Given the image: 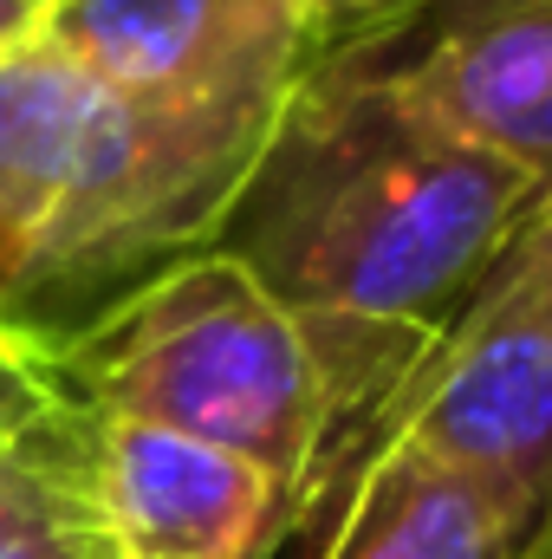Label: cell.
I'll return each mask as SVG.
<instances>
[{
    "instance_id": "1",
    "label": "cell",
    "mask_w": 552,
    "mask_h": 559,
    "mask_svg": "<svg viewBox=\"0 0 552 559\" xmlns=\"http://www.w3.org/2000/svg\"><path fill=\"white\" fill-rule=\"evenodd\" d=\"M540 195L404 98L371 46H332L279 105L215 248L299 312L435 332Z\"/></svg>"
},
{
    "instance_id": "2",
    "label": "cell",
    "mask_w": 552,
    "mask_h": 559,
    "mask_svg": "<svg viewBox=\"0 0 552 559\" xmlns=\"http://www.w3.org/2000/svg\"><path fill=\"white\" fill-rule=\"evenodd\" d=\"M274 118L149 111L52 46L7 66L0 345L52 358L131 286L215 248Z\"/></svg>"
},
{
    "instance_id": "3",
    "label": "cell",
    "mask_w": 552,
    "mask_h": 559,
    "mask_svg": "<svg viewBox=\"0 0 552 559\" xmlns=\"http://www.w3.org/2000/svg\"><path fill=\"white\" fill-rule=\"evenodd\" d=\"M422 345L429 332L299 312L235 254L202 248L131 286L105 319L39 358V371L79 411L137 417L248 455L299 501L305 534L351 436Z\"/></svg>"
},
{
    "instance_id": "4",
    "label": "cell",
    "mask_w": 552,
    "mask_h": 559,
    "mask_svg": "<svg viewBox=\"0 0 552 559\" xmlns=\"http://www.w3.org/2000/svg\"><path fill=\"white\" fill-rule=\"evenodd\" d=\"M358 449H410L488 488L527 534L552 514V189L520 215L501 254L429 332L397 391L351 436ZM338 462V468H345ZM533 547V540H527Z\"/></svg>"
},
{
    "instance_id": "5",
    "label": "cell",
    "mask_w": 552,
    "mask_h": 559,
    "mask_svg": "<svg viewBox=\"0 0 552 559\" xmlns=\"http://www.w3.org/2000/svg\"><path fill=\"white\" fill-rule=\"evenodd\" d=\"M52 52L149 111L274 118L325 59L312 0H59Z\"/></svg>"
},
{
    "instance_id": "6",
    "label": "cell",
    "mask_w": 552,
    "mask_h": 559,
    "mask_svg": "<svg viewBox=\"0 0 552 559\" xmlns=\"http://www.w3.org/2000/svg\"><path fill=\"white\" fill-rule=\"evenodd\" d=\"M65 436L98 559H274L299 534V501L248 455L79 404Z\"/></svg>"
},
{
    "instance_id": "7",
    "label": "cell",
    "mask_w": 552,
    "mask_h": 559,
    "mask_svg": "<svg viewBox=\"0 0 552 559\" xmlns=\"http://www.w3.org/2000/svg\"><path fill=\"white\" fill-rule=\"evenodd\" d=\"M358 46L442 131L552 189V0H429Z\"/></svg>"
},
{
    "instance_id": "8",
    "label": "cell",
    "mask_w": 552,
    "mask_h": 559,
    "mask_svg": "<svg viewBox=\"0 0 552 559\" xmlns=\"http://www.w3.org/2000/svg\"><path fill=\"white\" fill-rule=\"evenodd\" d=\"M312 559H520L527 527L410 449H358L305 521Z\"/></svg>"
},
{
    "instance_id": "9",
    "label": "cell",
    "mask_w": 552,
    "mask_h": 559,
    "mask_svg": "<svg viewBox=\"0 0 552 559\" xmlns=\"http://www.w3.org/2000/svg\"><path fill=\"white\" fill-rule=\"evenodd\" d=\"M0 559H98L59 391L26 429L0 442Z\"/></svg>"
},
{
    "instance_id": "10",
    "label": "cell",
    "mask_w": 552,
    "mask_h": 559,
    "mask_svg": "<svg viewBox=\"0 0 552 559\" xmlns=\"http://www.w3.org/2000/svg\"><path fill=\"white\" fill-rule=\"evenodd\" d=\"M422 7L429 0H312V20H319L325 52H332V46H358V39H377L391 26H404Z\"/></svg>"
},
{
    "instance_id": "11",
    "label": "cell",
    "mask_w": 552,
    "mask_h": 559,
    "mask_svg": "<svg viewBox=\"0 0 552 559\" xmlns=\"http://www.w3.org/2000/svg\"><path fill=\"white\" fill-rule=\"evenodd\" d=\"M46 397H52V384H46L39 358H33V352H20V345H0V442L39 417V411H46Z\"/></svg>"
},
{
    "instance_id": "12",
    "label": "cell",
    "mask_w": 552,
    "mask_h": 559,
    "mask_svg": "<svg viewBox=\"0 0 552 559\" xmlns=\"http://www.w3.org/2000/svg\"><path fill=\"white\" fill-rule=\"evenodd\" d=\"M52 13H59V0H0V72L46 46Z\"/></svg>"
},
{
    "instance_id": "13",
    "label": "cell",
    "mask_w": 552,
    "mask_h": 559,
    "mask_svg": "<svg viewBox=\"0 0 552 559\" xmlns=\"http://www.w3.org/2000/svg\"><path fill=\"white\" fill-rule=\"evenodd\" d=\"M540 554H552V514H547V527L533 534V547H527V554H520V559H540Z\"/></svg>"
},
{
    "instance_id": "14",
    "label": "cell",
    "mask_w": 552,
    "mask_h": 559,
    "mask_svg": "<svg viewBox=\"0 0 552 559\" xmlns=\"http://www.w3.org/2000/svg\"><path fill=\"white\" fill-rule=\"evenodd\" d=\"M547 559H552V554H547Z\"/></svg>"
}]
</instances>
